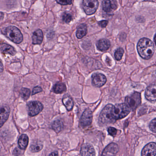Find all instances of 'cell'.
Listing matches in <instances>:
<instances>
[{"instance_id": "5", "label": "cell", "mask_w": 156, "mask_h": 156, "mask_svg": "<svg viewBox=\"0 0 156 156\" xmlns=\"http://www.w3.org/2000/svg\"><path fill=\"white\" fill-rule=\"evenodd\" d=\"M141 103V96L140 93L135 92L125 98V104L132 111H135Z\"/></svg>"}, {"instance_id": "4", "label": "cell", "mask_w": 156, "mask_h": 156, "mask_svg": "<svg viewBox=\"0 0 156 156\" xmlns=\"http://www.w3.org/2000/svg\"><path fill=\"white\" fill-rule=\"evenodd\" d=\"M113 105L109 104L102 110L99 117V122L102 124L114 123L116 121L112 116V110Z\"/></svg>"}, {"instance_id": "24", "label": "cell", "mask_w": 156, "mask_h": 156, "mask_svg": "<svg viewBox=\"0 0 156 156\" xmlns=\"http://www.w3.org/2000/svg\"><path fill=\"white\" fill-rule=\"evenodd\" d=\"M43 148V145L41 142H35L30 147V150L32 153H37Z\"/></svg>"}, {"instance_id": "29", "label": "cell", "mask_w": 156, "mask_h": 156, "mask_svg": "<svg viewBox=\"0 0 156 156\" xmlns=\"http://www.w3.org/2000/svg\"><path fill=\"white\" fill-rule=\"evenodd\" d=\"M108 132L109 135L112 136H115L117 133V130L112 127H109L108 128Z\"/></svg>"}, {"instance_id": "23", "label": "cell", "mask_w": 156, "mask_h": 156, "mask_svg": "<svg viewBox=\"0 0 156 156\" xmlns=\"http://www.w3.org/2000/svg\"><path fill=\"white\" fill-rule=\"evenodd\" d=\"M52 127L55 132L58 133L63 129L64 124L61 120H57L53 122Z\"/></svg>"}, {"instance_id": "8", "label": "cell", "mask_w": 156, "mask_h": 156, "mask_svg": "<svg viewBox=\"0 0 156 156\" xmlns=\"http://www.w3.org/2000/svg\"><path fill=\"white\" fill-rule=\"evenodd\" d=\"M93 119V114L90 109H85L80 119V124L83 127L89 126L91 124Z\"/></svg>"}, {"instance_id": "15", "label": "cell", "mask_w": 156, "mask_h": 156, "mask_svg": "<svg viewBox=\"0 0 156 156\" xmlns=\"http://www.w3.org/2000/svg\"><path fill=\"white\" fill-rule=\"evenodd\" d=\"M82 156H95V151L91 145L86 144L82 147L80 151Z\"/></svg>"}, {"instance_id": "11", "label": "cell", "mask_w": 156, "mask_h": 156, "mask_svg": "<svg viewBox=\"0 0 156 156\" xmlns=\"http://www.w3.org/2000/svg\"><path fill=\"white\" fill-rule=\"evenodd\" d=\"M156 143L151 142L147 144L142 150V156H155Z\"/></svg>"}, {"instance_id": "6", "label": "cell", "mask_w": 156, "mask_h": 156, "mask_svg": "<svg viewBox=\"0 0 156 156\" xmlns=\"http://www.w3.org/2000/svg\"><path fill=\"white\" fill-rule=\"evenodd\" d=\"M82 6L85 13L91 15L97 10L99 6V2L98 0H83Z\"/></svg>"}, {"instance_id": "32", "label": "cell", "mask_w": 156, "mask_h": 156, "mask_svg": "<svg viewBox=\"0 0 156 156\" xmlns=\"http://www.w3.org/2000/svg\"><path fill=\"white\" fill-rule=\"evenodd\" d=\"M108 22L107 20H102V21H99L98 22V24L102 27V28H105L107 26V24H108Z\"/></svg>"}, {"instance_id": "7", "label": "cell", "mask_w": 156, "mask_h": 156, "mask_svg": "<svg viewBox=\"0 0 156 156\" xmlns=\"http://www.w3.org/2000/svg\"><path fill=\"white\" fill-rule=\"evenodd\" d=\"M44 109L43 105L38 101H31L27 104V110L29 116H34L40 113Z\"/></svg>"}, {"instance_id": "20", "label": "cell", "mask_w": 156, "mask_h": 156, "mask_svg": "<svg viewBox=\"0 0 156 156\" xmlns=\"http://www.w3.org/2000/svg\"><path fill=\"white\" fill-rule=\"evenodd\" d=\"M28 136L27 135L23 134L19 137L18 141V146L21 149L24 150L27 147L28 144Z\"/></svg>"}, {"instance_id": "26", "label": "cell", "mask_w": 156, "mask_h": 156, "mask_svg": "<svg viewBox=\"0 0 156 156\" xmlns=\"http://www.w3.org/2000/svg\"><path fill=\"white\" fill-rule=\"evenodd\" d=\"M124 53V51L122 48H117L115 53L114 56L115 59L118 61L121 60L123 55Z\"/></svg>"}, {"instance_id": "27", "label": "cell", "mask_w": 156, "mask_h": 156, "mask_svg": "<svg viewBox=\"0 0 156 156\" xmlns=\"http://www.w3.org/2000/svg\"><path fill=\"white\" fill-rule=\"evenodd\" d=\"M63 20L66 23H69L71 22L72 19V16L70 13L66 12L63 14Z\"/></svg>"}, {"instance_id": "30", "label": "cell", "mask_w": 156, "mask_h": 156, "mask_svg": "<svg viewBox=\"0 0 156 156\" xmlns=\"http://www.w3.org/2000/svg\"><path fill=\"white\" fill-rule=\"evenodd\" d=\"M58 3L63 5H70L72 4L73 0H56Z\"/></svg>"}, {"instance_id": "1", "label": "cell", "mask_w": 156, "mask_h": 156, "mask_svg": "<svg viewBox=\"0 0 156 156\" xmlns=\"http://www.w3.org/2000/svg\"><path fill=\"white\" fill-rule=\"evenodd\" d=\"M139 55L144 59L151 58L154 53V46L153 42L147 38H141L137 45Z\"/></svg>"}, {"instance_id": "22", "label": "cell", "mask_w": 156, "mask_h": 156, "mask_svg": "<svg viewBox=\"0 0 156 156\" xmlns=\"http://www.w3.org/2000/svg\"><path fill=\"white\" fill-rule=\"evenodd\" d=\"M67 90L66 84L63 83L58 82L54 85L53 90L55 93L61 94L66 92Z\"/></svg>"}, {"instance_id": "16", "label": "cell", "mask_w": 156, "mask_h": 156, "mask_svg": "<svg viewBox=\"0 0 156 156\" xmlns=\"http://www.w3.org/2000/svg\"><path fill=\"white\" fill-rule=\"evenodd\" d=\"M96 45L98 50L101 52H105L110 48L111 43L108 39L102 38L97 41Z\"/></svg>"}, {"instance_id": "18", "label": "cell", "mask_w": 156, "mask_h": 156, "mask_svg": "<svg viewBox=\"0 0 156 156\" xmlns=\"http://www.w3.org/2000/svg\"><path fill=\"white\" fill-rule=\"evenodd\" d=\"M0 50L4 54H9L12 56L16 54V51L12 46L5 43L0 44Z\"/></svg>"}, {"instance_id": "10", "label": "cell", "mask_w": 156, "mask_h": 156, "mask_svg": "<svg viewBox=\"0 0 156 156\" xmlns=\"http://www.w3.org/2000/svg\"><path fill=\"white\" fill-rule=\"evenodd\" d=\"M102 6L105 12L107 13L112 12L117 9V2L115 0H103Z\"/></svg>"}, {"instance_id": "33", "label": "cell", "mask_w": 156, "mask_h": 156, "mask_svg": "<svg viewBox=\"0 0 156 156\" xmlns=\"http://www.w3.org/2000/svg\"><path fill=\"white\" fill-rule=\"evenodd\" d=\"M49 156H58V153L57 152H54L50 154Z\"/></svg>"}, {"instance_id": "21", "label": "cell", "mask_w": 156, "mask_h": 156, "mask_svg": "<svg viewBox=\"0 0 156 156\" xmlns=\"http://www.w3.org/2000/svg\"><path fill=\"white\" fill-rule=\"evenodd\" d=\"M87 33V26L86 24H82L80 25L78 27L76 35V37L78 38L81 39L86 35Z\"/></svg>"}, {"instance_id": "2", "label": "cell", "mask_w": 156, "mask_h": 156, "mask_svg": "<svg viewBox=\"0 0 156 156\" xmlns=\"http://www.w3.org/2000/svg\"><path fill=\"white\" fill-rule=\"evenodd\" d=\"M131 111V109L125 103L117 104L113 105L112 109V116L114 120L116 121L126 117Z\"/></svg>"}, {"instance_id": "34", "label": "cell", "mask_w": 156, "mask_h": 156, "mask_svg": "<svg viewBox=\"0 0 156 156\" xmlns=\"http://www.w3.org/2000/svg\"><path fill=\"white\" fill-rule=\"evenodd\" d=\"M3 69V66L2 63L0 61V72H2Z\"/></svg>"}, {"instance_id": "3", "label": "cell", "mask_w": 156, "mask_h": 156, "mask_svg": "<svg viewBox=\"0 0 156 156\" xmlns=\"http://www.w3.org/2000/svg\"><path fill=\"white\" fill-rule=\"evenodd\" d=\"M4 34L8 39L16 44H20L23 41V37L22 33L16 27L11 26L6 27Z\"/></svg>"}, {"instance_id": "17", "label": "cell", "mask_w": 156, "mask_h": 156, "mask_svg": "<svg viewBox=\"0 0 156 156\" xmlns=\"http://www.w3.org/2000/svg\"><path fill=\"white\" fill-rule=\"evenodd\" d=\"M62 102L68 111H72L74 105V101L69 94H66L64 95Z\"/></svg>"}, {"instance_id": "13", "label": "cell", "mask_w": 156, "mask_h": 156, "mask_svg": "<svg viewBox=\"0 0 156 156\" xmlns=\"http://www.w3.org/2000/svg\"><path fill=\"white\" fill-rule=\"evenodd\" d=\"M119 151L118 145L115 143L108 145L103 152L101 156H114Z\"/></svg>"}, {"instance_id": "19", "label": "cell", "mask_w": 156, "mask_h": 156, "mask_svg": "<svg viewBox=\"0 0 156 156\" xmlns=\"http://www.w3.org/2000/svg\"><path fill=\"white\" fill-rule=\"evenodd\" d=\"M43 33L41 29H37L33 34L32 39L34 44H41L43 40Z\"/></svg>"}, {"instance_id": "28", "label": "cell", "mask_w": 156, "mask_h": 156, "mask_svg": "<svg viewBox=\"0 0 156 156\" xmlns=\"http://www.w3.org/2000/svg\"><path fill=\"white\" fill-rule=\"evenodd\" d=\"M149 128L153 133H156V118L151 121L149 124Z\"/></svg>"}, {"instance_id": "12", "label": "cell", "mask_w": 156, "mask_h": 156, "mask_svg": "<svg viewBox=\"0 0 156 156\" xmlns=\"http://www.w3.org/2000/svg\"><path fill=\"white\" fill-rule=\"evenodd\" d=\"M146 98L150 101H156V84H153L147 87L145 93Z\"/></svg>"}, {"instance_id": "9", "label": "cell", "mask_w": 156, "mask_h": 156, "mask_svg": "<svg viewBox=\"0 0 156 156\" xmlns=\"http://www.w3.org/2000/svg\"><path fill=\"white\" fill-rule=\"evenodd\" d=\"M106 81V76L103 74L96 73L92 76V83L95 87L98 88L102 87L105 84Z\"/></svg>"}, {"instance_id": "25", "label": "cell", "mask_w": 156, "mask_h": 156, "mask_svg": "<svg viewBox=\"0 0 156 156\" xmlns=\"http://www.w3.org/2000/svg\"><path fill=\"white\" fill-rule=\"evenodd\" d=\"M31 91L28 88H23L20 91V95L23 100H27L29 98Z\"/></svg>"}, {"instance_id": "31", "label": "cell", "mask_w": 156, "mask_h": 156, "mask_svg": "<svg viewBox=\"0 0 156 156\" xmlns=\"http://www.w3.org/2000/svg\"><path fill=\"white\" fill-rule=\"evenodd\" d=\"M42 91H43V90H42V88L41 87L39 86H36L33 89L32 94V95H34V94H36L41 92Z\"/></svg>"}, {"instance_id": "35", "label": "cell", "mask_w": 156, "mask_h": 156, "mask_svg": "<svg viewBox=\"0 0 156 156\" xmlns=\"http://www.w3.org/2000/svg\"><path fill=\"white\" fill-rule=\"evenodd\" d=\"M154 41L155 44L156 45V34L154 36Z\"/></svg>"}, {"instance_id": "14", "label": "cell", "mask_w": 156, "mask_h": 156, "mask_svg": "<svg viewBox=\"0 0 156 156\" xmlns=\"http://www.w3.org/2000/svg\"><path fill=\"white\" fill-rule=\"evenodd\" d=\"M10 113V109L7 105H3L0 108V128L5 122Z\"/></svg>"}]
</instances>
